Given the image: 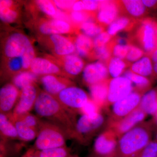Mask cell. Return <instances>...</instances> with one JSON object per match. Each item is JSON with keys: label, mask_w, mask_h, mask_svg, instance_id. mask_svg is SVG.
<instances>
[{"label": "cell", "mask_w": 157, "mask_h": 157, "mask_svg": "<svg viewBox=\"0 0 157 157\" xmlns=\"http://www.w3.org/2000/svg\"><path fill=\"white\" fill-rule=\"evenodd\" d=\"M34 109L38 117L56 125L69 138L76 140V117L68 112L54 96L45 91L39 92Z\"/></svg>", "instance_id": "cell-1"}, {"label": "cell", "mask_w": 157, "mask_h": 157, "mask_svg": "<svg viewBox=\"0 0 157 157\" xmlns=\"http://www.w3.org/2000/svg\"><path fill=\"white\" fill-rule=\"evenodd\" d=\"M153 127L142 122L120 137L115 157H137L151 141Z\"/></svg>", "instance_id": "cell-2"}, {"label": "cell", "mask_w": 157, "mask_h": 157, "mask_svg": "<svg viewBox=\"0 0 157 157\" xmlns=\"http://www.w3.org/2000/svg\"><path fill=\"white\" fill-rule=\"evenodd\" d=\"M67 135L54 124L41 118L39 131L33 148L38 151L67 146Z\"/></svg>", "instance_id": "cell-3"}, {"label": "cell", "mask_w": 157, "mask_h": 157, "mask_svg": "<svg viewBox=\"0 0 157 157\" xmlns=\"http://www.w3.org/2000/svg\"><path fill=\"white\" fill-rule=\"evenodd\" d=\"M4 52L9 59L21 58L24 70L30 68L35 58L33 46L29 38L21 33H15L9 36L4 45Z\"/></svg>", "instance_id": "cell-4"}, {"label": "cell", "mask_w": 157, "mask_h": 157, "mask_svg": "<svg viewBox=\"0 0 157 157\" xmlns=\"http://www.w3.org/2000/svg\"><path fill=\"white\" fill-rule=\"evenodd\" d=\"M133 39L146 55L150 56L157 48V22L150 18L140 20Z\"/></svg>", "instance_id": "cell-5"}, {"label": "cell", "mask_w": 157, "mask_h": 157, "mask_svg": "<svg viewBox=\"0 0 157 157\" xmlns=\"http://www.w3.org/2000/svg\"><path fill=\"white\" fill-rule=\"evenodd\" d=\"M107 121L101 113L94 117L81 114L76 121V140L86 145L102 128L107 127Z\"/></svg>", "instance_id": "cell-6"}, {"label": "cell", "mask_w": 157, "mask_h": 157, "mask_svg": "<svg viewBox=\"0 0 157 157\" xmlns=\"http://www.w3.org/2000/svg\"><path fill=\"white\" fill-rule=\"evenodd\" d=\"M55 97L68 112L75 117L90 98L84 90L75 85L66 88Z\"/></svg>", "instance_id": "cell-7"}, {"label": "cell", "mask_w": 157, "mask_h": 157, "mask_svg": "<svg viewBox=\"0 0 157 157\" xmlns=\"http://www.w3.org/2000/svg\"><path fill=\"white\" fill-rule=\"evenodd\" d=\"M143 95L137 91L133 90L128 95L113 104L112 110L108 118L107 126L120 120L138 108Z\"/></svg>", "instance_id": "cell-8"}, {"label": "cell", "mask_w": 157, "mask_h": 157, "mask_svg": "<svg viewBox=\"0 0 157 157\" xmlns=\"http://www.w3.org/2000/svg\"><path fill=\"white\" fill-rule=\"evenodd\" d=\"M118 137L111 129L107 128L97 137L94 143L92 157L115 156Z\"/></svg>", "instance_id": "cell-9"}, {"label": "cell", "mask_w": 157, "mask_h": 157, "mask_svg": "<svg viewBox=\"0 0 157 157\" xmlns=\"http://www.w3.org/2000/svg\"><path fill=\"white\" fill-rule=\"evenodd\" d=\"M133 90L132 82L126 77L119 76L110 79L106 107L128 95Z\"/></svg>", "instance_id": "cell-10"}, {"label": "cell", "mask_w": 157, "mask_h": 157, "mask_svg": "<svg viewBox=\"0 0 157 157\" xmlns=\"http://www.w3.org/2000/svg\"><path fill=\"white\" fill-rule=\"evenodd\" d=\"M39 93L36 84L31 85L21 90L12 114L19 116L30 113L34 108Z\"/></svg>", "instance_id": "cell-11"}, {"label": "cell", "mask_w": 157, "mask_h": 157, "mask_svg": "<svg viewBox=\"0 0 157 157\" xmlns=\"http://www.w3.org/2000/svg\"><path fill=\"white\" fill-rule=\"evenodd\" d=\"M147 114L139 107L123 118L107 126L115 133L118 138L143 122Z\"/></svg>", "instance_id": "cell-12"}, {"label": "cell", "mask_w": 157, "mask_h": 157, "mask_svg": "<svg viewBox=\"0 0 157 157\" xmlns=\"http://www.w3.org/2000/svg\"><path fill=\"white\" fill-rule=\"evenodd\" d=\"M121 14L118 1H100L99 9L96 13V21L105 28L110 25Z\"/></svg>", "instance_id": "cell-13"}, {"label": "cell", "mask_w": 157, "mask_h": 157, "mask_svg": "<svg viewBox=\"0 0 157 157\" xmlns=\"http://www.w3.org/2000/svg\"><path fill=\"white\" fill-rule=\"evenodd\" d=\"M107 66L99 61L87 65L83 70V81L89 86L109 79Z\"/></svg>", "instance_id": "cell-14"}, {"label": "cell", "mask_w": 157, "mask_h": 157, "mask_svg": "<svg viewBox=\"0 0 157 157\" xmlns=\"http://www.w3.org/2000/svg\"><path fill=\"white\" fill-rule=\"evenodd\" d=\"M20 92L13 83H8L0 90L1 113L9 114L12 113L19 99Z\"/></svg>", "instance_id": "cell-15"}, {"label": "cell", "mask_w": 157, "mask_h": 157, "mask_svg": "<svg viewBox=\"0 0 157 157\" xmlns=\"http://www.w3.org/2000/svg\"><path fill=\"white\" fill-rule=\"evenodd\" d=\"M38 29L41 34L48 36L69 33L78 30L67 21L57 19L42 21L39 25Z\"/></svg>", "instance_id": "cell-16"}, {"label": "cell", "mask_w": 157, "mask_h": 157, "mask_svg": "<svg viewBox=\"0 0 157 157\" xmlns=\"http://www.w3.org/2000/svg\"><path fill=\"white\" fill-rule=\"evenodd\" d=\"M41 82L44 91L54 97L66 88L74 85V83L69 78L55 75L42 76Z\"/></svg>", "instance_id": "cell-17"}, {"label": "cell", "mask_w": 157, "mask_h": 157, "mask_svg": "<svg viewBox=\"0 0 157 157\" xmlns=\"http://www.w3.org/2000/svg\"><path fill=\"white\" fill-rule=\"evenodd\" d=\"M30 70L37 75H61L68 77L59 67L47 59L35 57L31 63Z\"/></svg>", "instance_id": "cell-18"}, {"label": "cell", "mask_w": 157, "mask_h": 157, "mask_svg": "<svg viewBox=\"0 0 157 157\" xmlns=\"http://www.w3.org/2000/svg\"><path fill=\"white\" fill-rule=\"evenodd\" d=\"M48 40L55 54L59 57L72 54L76 51L74 42L61 35H49Z\"/></svg>", "instance_id": "cell-19"}, {"label": "cell", "mask_w": 157, "mask_h": 157, "mask_svg": "<svg viewBox=\"0 0 157 157\" xmlns=\"http://www.w3.org/2000/svg\"><path fill=\"white\" fill-rule=\"evenodd\" d=\"M118 3L121 14L124 13L133 19L139 20L146 14V7L142 1L124 0L118 1Z\"/></svg>", "instance_id": "cell-20"}, {"label": "cell", "mask_w": 157, "mask_h": 157, "mask_svg": "<svg viewBox=\"0 0 157 157\" xmlns=\"http://www.w3.org/2000/svg\"><path fill=\"white\" fill-rule=\"evenodd\" d=\"M61 58L60 61L63 72L68 77L77 76L83 70L84 62L78 56L71 54Z\"/></svg>", "instance_id": "cell-21"}, {"label": "cell", "mask_w": 157, "mask_h": 157, "mask_svg": "<svg viewBox=\"0 0 157 157\" xmlns=\"http://www.w3.org/2000/svg\"><path fill=\"white\" fill-rule=\"evenodd\" d=\"M110 79L89 86L91 99L102 109L106 107Z\"/></svg>", "instance_id": "cell-22"}, {"label": "cell", "mask_w": 157, "mask_h": 157, "mask_svg": "<svg viewBox=\"0 0 157 157\" xmlns=\"http://www.w3.org/2000/svg\"><path fill=\"white\" fill-rule=\"evenodd\" d=\"M14 123L19 140L28 142L36 139L38 132L26 124L20 118L13 115L12 113L8 114Z\"/></svg>", "instance_id": "cell-23"}, {"label": "cell", "mask_w": 157, "mask_h": 157, "mask_svg": "<svg viewBox=\"0 0 157 157\" xmlns=\"http://www.w3.org/2000/svg\"><path fill=\"white\" fill-rule=\"evenodd\" d=\"M76 53L81 57L94 59L93 40L83 34H78L74 40Z\"/></svg>", "instance_id": "cell-24"}, {"label": "cell", "mask_w": 157, "mask_h": 157, "mask_svg": "<svg viewBox=\"0 0 157 157\" xmlns=\"http://www.w3.org/2000/svg\"><path fill=\"white\" fill-rule=\"evenodd\" d=\"M139 21L125 15H121L109 26L107 33L113 37L120 31H132L136 26Z\"/></svg>", "instance_id": "cell-25"}, {"label": "cell", "mask_w": 157, "mask_h": 157, "mask_svg": "<svg viewBox=\"0 0 157 157\" xmlns=\"http://www.w3.org/2000/svg\"><path fill=\"white\" fill-rule=\"evenodd\" d=\"M0 133L3 141L19 139L14 123L8 114H0Z\"/></svg>", "instance_id": "cell-26"}, {"label": "cell", "mask_w": 157, "mask_h": 157, "mask_svg": "<svg viewBox=\"0 0 157 157\" xmlns=\"http://www.w3.org/2000/svg\"><path fill=\"white\" fill-rule=\"evenodd\" d=\"M139 108L147 115H156L157 113V90H150L141 98Z\"/></svg>", "instance_id": "cell-27"}, {"label": "cell", "mask_w": 157, "mask_h": 157, "mask_svg": "<svg viewBox=\"0 0 157 157\" xmlns=\"http://www.w3.org/2000/svg\"><path fill=\"white\" fill-rule=\"evenodd\" d=\"M130 70L133 73L147 78L154 75L152 61L150 57L147 55L134 63Z\"/></svg>", "instance_id": "cell-28"}, {"label": "cell", "mask_w": 157, "mask_h": 157, "mask_svg": "<svg viewBox=\"0 0 157 157\" xmlns=\"http://www.w3.org/2000/svg\"><path fill=\"white\" fill-rule=\"evenodd\" d=\"M123 76L126 77L135 86L133 90H136L144 94L151 87V82L148 78L133 73L128 70L124 72Z\"/></svg>", "instance_id": "cell-29"}, {"label": "cell", "mask_w": 157, "mask_h": 157, "mask_svg": "<svg viewBox=\"0 0 157 157\" xmlns=\"http://www.w3.org/2000/svg\"><path fill=\"white\" fill-rule=\"evenodd\" d=\"M37 79L38 75L30 70L23 71L15 75L13 78V84L21 91L26 86L36 84Z\"/></svg>", "instance_id": "cell-30"}, {"label": "cell", "mask_w": 157, "mask_h": 157, "mask_svg": "<svg viewBox=\"0 0 157 157\" xmlns=\"http://www.w3.org/2000/svg\"><path fill=\"white\" fill-rule=\"evenodd\" d=\"M129 65L123 60L113 56L110 58L107 64L109 74L113 78L119 77Z\"/></svg>", "instance_id": "cell-31"}, {"label": "cell", "mask_w": 157, "mask_h": 157, "mask_svg": "<svg viewBox=\"0 0 157 157\" xmlns=\"http://www.w3.org/2000/svg\"><path fill=\"white\" fill-rule=\"evenodd\" d=\"M95 20L86 21L80 25V29L83 34L90 37H96L101 33L104 32L105 28L99 25Z\"/></svg>", "instance_id": "cell-32"}, {"label": "cell", "mask_w": 157, "mask_h": 157, "mask_svg": "<svg viewBox=\"0 0 157 157\" xmlns=\"http://www.w3.org/2000/svg\"><path fill=\"white\" fill-rule=\"evenodd\" d=\"M36 152L39 157H69L72 155L67 146L42 151H36Z\"/></svg>", "instance_id": "cell-33"}, {"label": "cell", "mask_w": 157, "mask_h": 157, "mask_svg": "<svg viewBox=\"0 0 157 157\" xmlns=\"http://www.w3.org/2000/svg\"><path fill=\"white\" fill-rule=\"evenodd\" d=\"M112 57V49L109 43L101 48H94V59H98L107 65Z\"/></svg>", "instance_id": "cell-34"}, {"label": "cell", "mask_w": 157, "mask_h": 157, "mask_svg": "<svg viewBox=\"0 0 157 157\" xmlns=\"http://www.w3.org/2000/svg\"><path fill=\"white\" fill-rule=\"evenodd\" d=\"M112 49V56L122 59H125L129 48V45L117 44L114 42L113 37L109 42Z\"/></svg>", "instance_id": "cell-35"}, {"label": "cell", "mask_w": 157, "mask_h": 157, "mask_svg": "<svg viewBox=\"0 0 157 157\" xmlns=\"http://www.w3.org/2000/svg\"><path fill=\"white\" fill-rule=\"evenodd\" d=\"M144 54V52L140 47L131 43L129 45L128 52L125 59V62L130 65L132 63H135L140 59Z\"/></svg>", "instance_id": "cell-36"}, {"label": "cell", "mask_w": 157, "mask_h": 157, "mask_svg": "<svg viewBox=\"0 0 157 157\" xmlns=\"http://www.w3.org/2000/svg\"><path fill=\"white\" fill-rule=\"evenodd\" d=\"M17 117L20 118L28 126L39 132L41 118L30 113Z\"/></svg>", "instance_id": "cell-37"}, {"label": "cell", "mask_w": 157, "mask_h": 157, "mask_svg": "<svg viewBox=\"0 0 157 157\" xmlns=\"http://www.w3.org/2000/svg\"><path fill=\"white\" fill-rule=\"evenodd\" d=\"M101 109L98 104L90 98L84 107L82 108L79 113L90 117L96 116L101 113Z\"/></svg>", "instance_id": "cell-38"}, {"label": "cell", "mask_w": 157, "mask_h": 157, "mask_svg": "<svg viewBox=\"0 0 157 157\" xmlns=\"http://www.w3.org/2000/svg\"><path fill=\"white\" fill-rule=\"evenodd\" d=\"M12 7H1L0 17L3 21L6 23H12L17 19L18 14L17 11Z\"/></svg>", "instance_id": "cell-39"}, {"label": "cell", "mask_w": 157, "mask_h": 157, "mask_svg": "<svg viewBox=\"0 0 157 157\" xmlns=\"http://www.w3.org/2000/svg\"><path fill=\"white\" fill-rule=\"evenodd\" d=\"M36 4L39 9L48 16L55 17L57 13L56 6H54L53 2L50 1L45 0L38 1L36 2Z\"/></svg>", "instance_id": "cell-40"}, {"label": "cell", "mask_w": 157, "mask_h": 157, "mask_svg": "<svg viewBox=\"0 0 157 157\" xmlns=\"http://www.w3.org/2000/svg\"><path fill=\"white\" fill-rule=\"evenodd\" d=\"M7 67L9 72L17 74L24 70L22 59L21 57L9 58L7 63Z\"/></svg>", "instance_id": "cell-41"}, {"label": "cell", "mask_w": 157, "mask_h": 157, "mask_svg": "<svg viewBox=\"0 0 157 157\" xmlns=\"http://www.w3.org/2000/svg\"><path fill=\"white\" fill-rule=\"evenodd\" d=\"M113 37L107 33V32H103L95 37L93 43H94V48H101L107 45Z\"/></svg>", "instance_id": "cell-42"}, {"label": "cell", "mask_w": 157, "mask_h": 157, "mask_svg": "<svg viewBox=\"0 0 157 157\" xmlns=\"http://www.w3.org/2000/svg\"><path fill=\"white\" fill-rule=\"evenodd\" d=\"M137 157H157L156 140H151Z\"/></svg>", "instance_id": "cell-43"}, {"label": "cell", "mask_w": 157, "mask_h": 157, "mask_svg": "<svg viewBox=\"0 0 157 157\" xmlns=\"http://www.w3.org/2000/svg\"><path fill=\"white\" fill-rule=\"evenodd\" d=\"M84 11L95 12L98 10L100 6V1H82Z\"/></svg>", "instance_id": "cell-44"}, {"label": "cell", "mask_w": 157, "mask_h": 157, "mask_svg": "<svg viewBox=\"0 0 157 157\" xmlns=\"http://www.w3.org/2000/svg\"><path fill=\"white\" fill-rule=\"evenodd\" d=\"M76 1H54L53 3L55 6L59 9L63 10L72 9L73 5Z\"/></svg>", "instance_id": "cell-45"}, {"label": "cell", "mask_w": 157, "mask_h": 157, "mask_svg": "<svg viewBox=\"0 0 157 157\" xmlns=\"http://www.w3.org/2000/svg\"><path fill=\"white\" fill-rule=\"evenodd\" d=\"M72 10L76 11H84L82 1H76L72 7Z\"/></svg>", "instance_id": "cell-46"}, {"label": "cell", "mask_w": 157, "mask_h": 157, "mask_svg": "<svg viewBox=\"0 0 157 157\" xmlns=\"http://www.w3.org/2000/svg\"><path fill=\"white\" fill-rule=\"evenodd\" d=\"M144 5L147 8H152L157 5V1L154 0H143L142 1Z\"/></svg>", "instance_id": "cell-47"}, {"label": "cell", "mask_w": 157, "mask_h": 157, "mask_svg": "<svg viewBox=\"0 0 157 157\" xmlns=\"http://www.w3.org/2000/svg\"><path fill=\"white\" fill-rule=\"evenodd\" d=\"M28 155V157H39L37 155L36 151L33 148H30L26 151Z\"/></svg>", "instance_id": "cell-48"}, {"label": "cell", "mask_w": 157, "mask_h": 157, "mask_svg": "<svg viewBox=\"0 0 157 157\" xmlns=\"http://www.w3.org/2000/svg\"><path fill=\"white\" fill-rule=\"evenodd\" d=\"M149 56L154 64L157 63V48Z\"/></svg>", "instance_id": "cell-49"}, {"label": "cell", "mask_w": 157, "mask_h": 157, "mask_svg": "<svg viewBox=\"0 0 157 157\" xmlns=\"http://www.w3.org/2000/svg\"><path fill=\"white\" fill-rule=\"evenodd\" d=\"M153 70L154 75L157 76V63L154 64Z\"/></svg>", "instance_id": "cell-50"}, {"label": "cell", "mask_w": 157, "mask_h": 157, "mask_svg": "<svg viewBox=\"0 0 157 157\" xmlns=\"http://www.w3.org/2000/svg\"><path fill=\"white\" fill-rule=\"evenodd\" d=\"M22 157H28V155L27 152L24 155H23L22 156Z\"/></svg>", "instance_id": "cell-51"}, {"label": "cell", "mask_w": 157, "mask_h": 157, "mask_svg": "<svg viewBox=\"0 0 157 157\" xmlns=\"http://www.w3.org/2000/svg\"><path fill=\"white\" fill-rule=\"evenodd\" d=\"M77 156L78 155H71L69 157H77Z\"/></svg>", "instance_id": "cell-52"}, {"label": "cell", "mask_w": 157, "mask_h": 157, "mask_svg": "<svg viewBox=\"0 0 157 157\" xmlns=\"http://www.w3.org/2000/svg\"><path fill=\"white\" fill-rule=\"evenodd\" d=\"M155 140H156V141H157V132L156 134L155 135Z\"/></svg>", "instance_id": "cell-53"}, {"label": "cell", "mask_w": 157, "mask_h": 157, "mask_svg": "<svg viewBox=\"0 0 157 157\" xmlns=\"http://www.w3.org/2000/svg\"><path fill=\"white\" fill-rule=\"evenodd\" d=\"M155 117L156 118V120H157V114H156V115L155 116Z\"/></svg>", "instance_id": "cell-54"}, {"label": "cell", "mask_w": 157, "mask_h": 157, "mask_svg": "<svg viewBox=\"0 0 157 157\" xmlns=\"http://www.w3.org/2000/svg\"><path fill=\"white\" fill-rule=\"evenodd\" d=\"M77 157H79V156H77Z\"/></svg>", "instance_id": "cell-55"}, {"label": "cell", "mask_w": 157, "mask_h": 157, "mask_svg": "<svg viewBox=\"0 0 157 157\" xmlns=\"http://www.w3.org/2000/svg\"></svg>", "instance_id": "cell-56"}]
</instances>
